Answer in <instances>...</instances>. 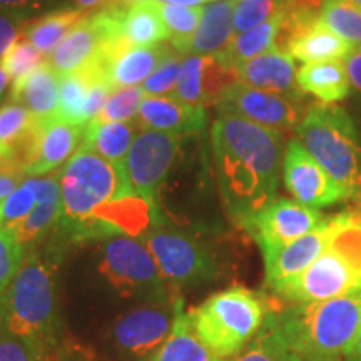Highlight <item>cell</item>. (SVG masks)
Returning <instances> with one entry per match:
<instances>
[{
	"mask_svg": "<svg viewBox=\"0 0 361 361\" xmlns=\"http://www.w3.org/2000/svg\"><path fill=\"white\" fill-rule=\"evenodd\" d=\"M211 139L224 204L241 224L276 200L283 135L239 116L218 111Z\"/></svg>",
	"mask_w": 361,
	"mask_h": 361,
	"instance_id": "cell-1",
	"label": "cell"
},
{
	"mask_svg": "<svg viewBox=\"0 0 361 361\" xmlns=\"http://www.w3.org/2000/svg\"><path fill=\"white\" fill-rule=\"evenodd\" d=\"M0 331L29 343L47 361L66 343L57 306L56 266L49 255L30 251L0 295Z\"/></svg>",
	"mask_w": 361,
	"mask_h": 361,
	"instance_id": "cell-2",
	"label": "cell"
},
{
	"mask_svg": "<svg viewBox=\"0 0 361 361\" xmlns=\"http://www.w3.org/2000/svg\"><path fill=\"white\" fill-rule=\"evenodd\" d=\"M269 313L293 353L341 358L361 333V291Z\"/></svg>",
	"mask_w": 361,
	"mask_h": 361,
	"instance_id": "cell-3",
	"label": "cell"
},
{
	"mask_svg": "<svg viewBox=\"0 0 361 361\" xmlns=\"http://www.w3.org/2000/svg\"><path fill=\"white\" fill-rule=\"evenodd\" d=\"M271 306L258 293L231 286L188 311L202 345L221 360L241 353L264 326Z\"/></svg>",
	"mask_w": 361,
	"mask_h": 361,
	"instance_id": "cell-4",
	"label": "cell"
},
{
	"mask_svg": "<svg viewBox=\"0 0 361 361\" xmlns=\"http://www.w3.org/2000/svg\"><path fill=\"white\" fill-rule=\"evenodd\" d=\"M296 133L306 151L351 200L361 178V142L348 112L336 104H316L306 111Z\"/></svg>",
	"mask_w": 361,
	"mask_h": 361,
	"instance_id": "cell-5",
	"label": "cell"
},
{
	"mask_svg": "<svg viewBox=\"0 0 361 361\" xmlns=\"http://www.w3.org/2000/svg\"><path fill=\"white\" fill-rule=\"evenodd\" d=\"M162 279L174 288L197 286L218 276L219 261L209 243L157 218L141 236Z\"/></svg>",
	"mask_w": 361,
	"mask_h": 361,
	"instance_id": "cell-6",
	"label": "cell"
},
{
	"mask_svg": "<svg viewBox=\"0 0 361 361\" xmlns=\"http://www.w3.org/2000/svg\"><path fill=\"white\" fill-rule=\"evenodd\" d=\"M99 271L124 298H142L146 301L169 298L156 259L137 238L114 236L104 239Z\"/></svg>",
	"mask_w": 361,
	"mask_h": 361,
	"instance_id": "cell-7",
	"label": "cell"
},
{
	"mask_svg": "<svg viewBox=\"0 0 361 361\" xmlns=\"http://www.w3.org/2000/svg\"><path fill=\"white\" fill-rule=\"evenodd\" d=\"M179 300L146 301L119 316L111 331L116 348L129 358L147 361L173 331Z\"/></svg>",
	"mask_w": 361,
	"mask_h": 361,
	"instance_id": "cell-8",
	"label": "cell"
},
{
	"mask_svg": "<svg viewBox=\"0 0 361 361\" xmlns=\"http://www.w3.org/2000/svg\"><path fill=\"white\" fill-rule=\"evenodd\" d=\"M180 135L142 129L126 157L124 168L134 192L156 209V194L179 152Z\"/></svg>",
	"mask_w": 361,
	"mask_h": 361,
	"instance_id": "cell-9",
	"label": "cell"
},
{
	"mask_svg": "<svg viewBox=\"0 0 361 361\" xmlns=\"http://www.w3.org/2000/svg\"><path fill=\"white\" fill-rule=\"evenodd\" d=\"M326 219L313 207L291 200H274L243 221L241 226L258 243L263 256L273 255L323 224Z\"/></svg>",
	"mask_w": 361,
	"mask_h": 361,
	"instance_id": "cell-10",
	"label": "cell"
},
{
	"mask_svg": "<svg viewBox=\"0 0 361 361\" xmlns=\"http://www.w3.org/2000/svg\"><path fill=\"white\" fill-rule=\"evenodd\" d=\"M84 139V126H72L64 121L35 119V123L20 144L17 156L24 164L25 178H40L71 161L79 151Z\"/></svg>",
	"mask_w": 361,
	"mask_h": 361,
	"instance_id": "cell-11",
	"label": "cell"
},
{
	"mask_svg": "<svg viewBox=\"0 0 361 361\" xmlns=\"http://www.w3.org/2000/svg\"><path fill=\"white\" fill-rule=\"evenodd\" d=\"M218 111L239 116L250 123L278 130V133L291 129L296 130L306 114L301 99L266 92V90L241 84L239 80L226 89L218 102Z\"/></svg>",
	"mask_w": 361,
	"mask_h": 361,
	"instance_id": "cell-12",
	"label": "cell"
},
{
	"mask_svg": "<svg viewBox=\"0 0 361 361\" xmlns=\"http://www.w3.org/2000/svg\"><path fill=\"white\" fill-rule=\"evenodd\" d=\"M283 176L288 191L303 206L322 209L348 200L345 189L313 159L300 139H291L288 142Z\"/></svg>",
	"mask_w": 361,
	"mask_h": 361,
	"instance_id": "cell-13",
	"label": "cell"
},
{
	"mask_svg": "<svg viewBox=\"0 0 361 361\" xmlns=\"http://www.w3.org/2000/svg\"><path fill=\"white\" fill-rule=\"evenodd\" d=\"M358 291L353 271L336 252L326 250L300 276L274 293L290 305L328 301Z\"/></svg>",
	"mask_w": 361,
	"mask_h": 361,
	"instance_id": "cell-14",
	"label": "cell"
},
{
	"mask_svg": "<svg viewBox=\"0 0 361 361\" xmlns=\"http://www.w3.org/2000/svg\"><path fill=\"white\" fill-rule=\"evenodd\" d=\"M238 82L236 71L229 69L216 56H188L180 64L173 97L204 107L219 102L226 89Z\"/></svg>",
	"mask_w": 361,
	"mask_h": 361,
	"instance_id": "cell-15",
	"label": "cell"
},
{
	"mask_svg": "<svg viewBox=\"0 0 361 361\" xmlns=\"http://www.w3.org/2000/svg\"><path fill=\"white\" fill-rule=\"evenodd\" d=\"M276 51L288 52L295 61L311 64L348 57L355 47L323 25L318 17L301 24H283L278 35Z\"/></svg>",
	"mask_w": 361,
	"mask_h": 361,
	"instance_id": "cell-16",
	"label": "cell"
},
{
	"mask_svg": "<svg viewBox=\"0 0 361 361\" xmlns=\"http://www.w3.org/2000/svg\"><path fill=\"white\" fill-rule=\"evenodd\" d=\"M329 224L328 218L313 231L298 238L264 258L266 284L273 293L281 290L288 283L310 268L328 250Z\"/></svg>",
	"mask_w": 361,
	"mask_h": 361,
	"instance_id": "cell-17",
	"label": "cell"
},
{
	"mask_svg": "<svg viewBox=\"0 0 361 361\" xmlns=\"http://www.w3.org/2000/svg\"><path fill=\"white\" fill-rule=\"evenodd\" d=\"M173 49V45L169 47L164 44L135 47L121 40L109 49V52L102 59L101 67L112 89L137 87V84H144L154 74V71Z\"/></svg>",
	"mask_w": 361,
	"mask_h": 361,
	"instance_id": "cell-18",
	"label": "cell"
},
{
	"mask_svg": "<svg viewBox=\"0 0 361 361\" xmlns=\"http://www.w3.org/2000/svg\"><path fill=\"white\" fill-rule=\"evenodd\" d=\"M238 80L250 87L301 99L303 92L296 84V64L288 52L271 51L246 61L236 69Z\"/></svg>",
	"mask_w": 361,
	"mask_h": 361,
	"instance_id": "cell-19",
	"label": "cell"
},
{
	"mask_svg": "<svg viewBox=\"0 0 361 361\" xmlns=\"http://www.w3.org/2000/svg\"><path fill=\"white\" fill-rule=\"evenodd\" d=\"M141 129L183 135L200 133L206 124L204 107L191 106L176 97H146L135 116Z\"/></svg>",
	"mask_w": 361,
	"mask_h": 361,
	"instance_id": "cell-20",
	"label": "cell"
},
{
	"mask_svg": "<svg viewBox=\"0 0 361 361\" xmlns=\"http://www.w3.org/2000/svg\"><path fill=\"white\" fill-rule=\"evenodd\" d=\"M59 84L61 75L45 62L13 82L11 101L25 107L35 119H51L59 107Z\"/></svg>",
	"mask_w": 361,
	"mask_h": 361,
	"instance_id": "cell-21",
	"label": "cell"
},
{
	"mask_svg": "<svg viewBox=\"0 0 361 361\" xmlns=\"http://www.w3.org/2000/svg\"><path fill=\"white\" fill-rule=\"evenodd\" d=\"M159 0H124L119 20L121 40L135 47L157 45L168 40V30L159 12Z\"/></svg>",
	"mask_w": 361,
	"mask_h": 361,
	"instance_id": "cell-22",
	"label": "cell"
},
{
	"mask_svg": "<svg viewBox=\"0 0 361 361\" xmlns=\"http://www.w3.org/2000/svg\"><path fill=\"white\" fill-rule=\"evenodd\" d=\"M234 7L236 0H218L204 7V16L189 44L188 56H214L231 44Z\"/></svg>",
	"mask_w": 361,
	"mask_h": 361,
	"instance_id": "cell-23",
	"label": "cell"
},
{
	"mask_svg": "<svg viewBox=\"0 0 361 361\" xmlns=\"http://www.w3.org/2000/svg\"><path fill=\"white\" fill-rule=\"evenodd\" d=\"M296 84L303 94H311L323 104L345 101L351 92L346 67L340 59L305 64L298 71Z\"/></svg>",
	"mask_w": 361,
	"mask_h": 361,
	"instance_id": "cell-24",
	"label": "cell"
},
{
	"mask_svg": "<svg viewBox=\"0 0 361 361\" xmlns=\"http://www.w3.org/2000/svg\"><path fill=\"white\" fill-rule=\"evenodd\" d=\"M139 126L133 123H104L92 119L84 126L82 149L111 162H124L139 134Z\"/></svg>",
	"mask_w": 361,
	"mask_h": 361,
	"instance_id": "cell-25",
	"label": "cell"
},
{
	"mask_svg": "<svg viewBox=\"0 0 361 361\" xmlns=\"http://www.w3.org/2000/svg\"><path fill=\"white\" fill-rule=\"evenodd\" d=\"M284 19V6L276 16L271 17L269 20L247 30L245 34H239L231 40V44L224 49L223 52L216 54L224 66L229 69L236 71L239 66L245 64L246 61L261 56V54L276 51L278 35L281 30Z\"/></svg>",
	"mask_w": 361,
	"mask_h": 361,
	"instance_id": "cell-26",
	"label": "cell"
},
{
	"mask_svg": "<svg viewBox=\"0 0 361 361\" xmlns=\"http://www.w3.org/2000/svg\"><path fill=\"white\" fill-rule=\"evenodd\" d=\"M90 12L78 7L56 8V11L44 13L42 17L27 22L24 35L30 44L44 56L52 54L64 40L72 29L84 20Z\"/></svg>",
	"mask_w": 361,
	"mask_h": 361,
	"instance_id": "cell-27",
	"label": "cell"
},
{
	"mask_svg": "<svg viewBox=\"0 0 361 361\" xmlns=\"http://www.w3.org/2000/svg\"><path fill=\"white\" fill-rule=\"evenodd\" d=\"M147 361H228L221 360L211 353L202 345L200 338L196 336L189 322L188 311H184L183 300H179L178 313L173 331L168 340L159 346V350L151 356Z\"/></svg>",
	"mask_w": 361,
	"mask_h": 361,
	"instance_id": "cell-28",
	"label": "cell"
},
{
	"mask_svg": "<svg viewBox=\"0 0 361 361\" xmlns=\"http://www.w3.org/2000/svg\"><path fill=\"white\" fill-rule=\"evenodd\" d=\"M328 250L336 252L353 271L358 291H361V214L348 207L328 218Z\"/></svg>",
	"mask_w": 361,
	"mask_h": 361,
	"instance_id": "cell-29",
	"label": "cell"
},
{
	"mask_svg": "<svg viewBox=\"0 0 361 361\" xmlns=\"http://www.w3.org/2000/svg\"><path fill=\"white\" fill-rule=\"evenodd\" d=\"M101 75H104L101 66H90L87 69L61 75L56 119H61L72 126L87 124V121H85V99H87L90 85Z\"/></svg>",
	"mask_w": 361,
	"mask_h": 361,
	"instance_id": "cell-30",
	"label": "cell"
},
{
	"mask_svg": "<svg viewBox=\"0 0 361 361\" xmlns=\"http://www.w3.org/2000/svg\"><path fill=\"white\" fill-rule=\"evenodd\" d=\"M159 12L166 30H168L171 45L180 56H188L189 44H191L202 16H204V7H180L161 2Z\"/></svg>",
	"mask_w": 361,
	"mask_h": 361,
	"instance_id": "cell-31",
	"label": "cell"
},
{
	"mask_svg": "<svg viewBox=\"0 0 361 361\" xmlns=\"http://www.w3.org/2000/svg\"><path fill=\"white\" fill-rule=\"evenodd\" d=\"M271 311V310H269ZM293 351L274 323L271 313L266 318L264 326L241 353L228 361H288Z\"/></svg>",
	"mask_w": 361,
	"mask_h": 361,
	"instance_id": "cell-32",
	"label": "cell"
},
{
	"mask_svg": "<svg viewBox=\"0 0 361 361\" xmlns=\"http://www.w3.org/2000/svg\"><path fill=\"white\" fill-rule=\"evenodd\" d=\"M319 22L356 49L361 45V8L345 0H323Z\"/></svg>",
	"mask_w": 361,
	"mask_h": 361,
	"instance_id": "cell-33",
	"label": "cell"
},
{
	"mask_svg": "<svg viewBox=\"0 0 361 361\" xmlns=\"http://www.w3.org/2000/svg\"><path fill=\"white\" fill-rule=\"evenodd\" d=\"M62 216V200L39 202L35 209L24 221L11 226L16 238L25 247L42 241L51 234Z\"/></svg>",
	"mask_w": 361,
	"mask_h": 361,
	"instance_id": "cell-34",
	"label": "cell"
},
{
	"mask_svg": "<svg viewBox=\"0 0 361 361\" xmlns=\"http://www.w3.org/2000/svg\"><path fill=\"white\" fill-rule=\"evenodd\" d=\"M35 123V117L17 102H6L0 107V151L16 152L24 142Z\"/></svg>",
	"mask_w": 361,
	"mask_h": 361,
	"instance_id": "cell-35",
	"label": "cell"
},
{
	"mask_svg": "<svg viewBox=\"0 0 361 361\" xmlns=\"http://www.w3.org/2000/svg\"><path fill=\"white\" fill-rule=\"evenodd\" d=\"M146 97V92L139 85L137 87L114 89L96 119L104 121V123H129L135 119L139 107Z\"/></svg>",
	"mask_w": 361,
	"mask_h": 361,
	"instance_id": "cell-36",
	"label": "cell"
},
{
	"mask_svg": "<svg viewBox=\"0 0 361 361\" xmlns=\"http://www.w3.org/2000/svg\"><path fill=\"white\" fill-rule=\"evenodd\" d=\"M286 0H236L234 32L238 35L255 29L281 11Z\"/></svg>",
	"mask_w": 361,
	"mask_h": 361,
	"instance_id": "cell-37",
	"label": "cell"
},
{
	"mask_svg": "<svg viewBox=\"0 0 361 361\" xmlns=\"http://www.w3.org/2000/svg\"><path fill=\"white\" fill-rule=\"evenodd\" d=\"M45 56L32 44L29 42L25 37H20L16 44L8 49V52L4 56L2 69L6 71L8 79H12L13 82L24 78V75L30 74V72L37 69L42 64H45Z\"/></svg>",
	"mask_w": 361,
	"mask_h": 361,
	"instance_id": "cell-38",
	"label": "cell"
},
{
	"mask_svg": "<svg viewBox=\"0 0 361 361\" xmlns=\"http://www.w3.org/2000/svg\"><path fill=\"white\" fill-rule=\"evenodd\" d=\"M25 258V246L16 238L11 228L2 226L0 228V295L17 276Z\"/></svg>",
	"mask_w": 361,
	"mask_h": 361,
	"instance_id": "cell-39",
	"label": "cell"
},
{
	"mask_svg": "<svg viewBox=\"0 0 361 361\" xmlns=\"http://www.w3.org/2000/svg\"><path fill=\"white\" fill-rule=\"evenodd\" d=\"M39 204V196L32 188V184L29 183V179H25L19 188L13 191L6 201L0 204V213H2V223L7 228L16 226L20 221H24L35 209V206Z\"/></svg>",
	"mask_w": 361,
	"mask_h": 361,
	"instance_id": "cell-40",
	"label": "cell"
},
{
	"mask_svg": "<svg viewBox=\"0 0 361 361\" xmlns=\"http://www.w3.org/2000/svg\"><path fill=\"white\" fill-rule=\"evenodd\" d=\"M180 54L173 49L169 56L162 61V64L154 71V74L142 84L144 92L147 97H168V94H174L180 71Z\"/></svg>",
	"mask_w": 361,
	"mask_h": 361,
	"instance_id": "cell-41",
	"label": "cell"
},
{
	"mask_svg": "<svg viewBox=\"0 0 361 361\" xmlns=\"http://www.w3.org/2000/svg\"><path fill=\"white\" fill-rule=\"evenodd\" d=\"M24 164L16 152L0 151V204L22 184Z\"/></svg>",
	"mask_w": 361,
	"mask_h": 361,
	"instance_id": "cell-42",
	"label": "cell"
},
{
	"mask_svg": "<svg viewBox=\"0 0 361 361\" xmlns=\"http://www.w3.org/2000/svg\"><path fill=\"white\" fill-rule=\"evenodd\" d=\"M27 13L0 11V62L8 49L24 35Z\"/></svg>",
	"mask_w": 361,
	"mask_h": 361,
	"instance_id": "cell-43",
	"label": "cell"
},
{
	"mask_svg": "<svg viewBox=\"0 0 361 361\" xmlns=\"http://www.w3.org/2000/svg\"><path fill=\"white\" fill-rule=\"evenodd\" d=\"M0 361H47L45 356L19 338L0 331Z\"/></svg>",
	"mask_w": 361,
	"mask_h": 361,
	"instance_id": "cell-44",
	"label": "cell"
},
{
	"mask_svg": "<svg viewBox=\"0 0 361 361\" xmlns=\"http://www.w3.org/2000/svg\"><path fill=\"white\" fill-rule=\"evenodd\" d=\"M49 361H101L97 355L87 346L79 345V343L66 341L64 345L54 353Z\"/></svg>",
	"mask_w": 361,
	"mask_h": 361,
	"instance_id": "cell-45",
	"label": "cell"
},
{
	"mask_svg": "<svg viewBox=\"0 0 361 361\" xmlns=\"http://www.w3.org/2000/svg\"><path fill=\"white\" fill-rule=\"evenodd\" d=\"M345 67L346 74L353 87L361 94V51H353L348 57H345Z\"/></svg>",
	"mask_w": 361,
	"mask_h": 361,
	"instance_id": "cell-46",
	"label": "cell"
},
{
	"mask_svg": "<svg viewBox=\"0 0 361 361\" xmlns=\"http://www.w3.org/2000/svg\"><path fill=\"white\" fill-rule=\"evenodd\" d=\"M40 0H0V11L25 13L29 8L37 6Z\"/></svg>",
	"mask_w": 361,
	"mask_h": 361,
	"instance_id": "cell-47",
	"label": "cell"
},
{
	"mask_svg": "<svg viewBox=\"0 0 361 361\" xmlns=\"http://www.w3.org/2000/svg\"><path fill=\"white\" fill-rule=\"evenodd\" d=\"M72 2H74V6L78 8L92 12V11H97V8H101L102 6H106L109 0H72Z\"/></svg>",
	"mask_w": 361,
	"mask_h": 361,
	"instance_id": "cell-48",
	"label": "cell"
},
{
	"mask_svg": "<svg viewBox=\"0 0 361 361\" xmlns=\"http://www.w3.org/2000/svg\"><path fill=\"white\" fill-rule=\"evenodd\" d=\"M164 4H171V6H180V7H201L202 4L214 2V0H161Z\"/></svg>",
	"mask_w": 361,
	"mask_h": 361,
	"instance_id": "cell-49",
	"label": "cell"
},
{
	"mask_svg": "<svg viewBox=\"0 0 361 361\" xmlns=\"http://www.w3.org/2000/svg\"><path fill=\"white\" fill-rule=\"evenodd\" d=\"M346 361H361V333L356 338L353 346H351V350L346 353Z\"/></svg>",
	"mask_w": 361,
	"mask_h": 361,
	"instance_id": "cell-50",
	"label": "cell"
},
{
	"mask_svg": "<svg viewBox=\"0 0 361 361\" xmlns=\"http://www.w3.org/2000/svg\"><path fill=\"white\" fill-rule=\"evenodd\" d=\"M288 361H341L340 358H319V356H303L298 353H291Z\"/></svg>",
	"mask_w": 361,
	"mask_h": 361,
	"instance_id": "cell-51",
	"label": "cell"
},
{
	"mask_svg": "<svg viewBox=\"0 0 361 361\" xmlns=\"http://www.w3.org/2000/svg\"><path fill=\"white\" fill-rule=\"evenodd\" d=\"M351 201H353V206H351V209H355L356 213L361 214V178H360L358 186H356V191L353 194V197H351Z\"/></svg>",
	"mask_w": 361,
	"mask_h": 361,
	"instance_id": "cell-52",
	"label": "cell"
},
{
	"mask_svg": "<svg viewBox=\"0 0 361 361\" xmlns=\"http://www.w3.org/2000/svg\"><path fill=\"white\" fill-rule=\"evenodd\" d=\"M8 85V75L6 74V71L2 69V66H0V96L4 94V90L7 89Z\"/></svg>",
	"mask_w": 361,
	"mask_h": 361,
	"instance_id": "cell-53",
	"label": "cell"
},
{
	"mask_svg": "<svg viewBox=\"0 0 361 361\" xmlns=\"http://www.w3.org/2000/svg\"><path fill=\"white\" fill-rule=\"evenodd\" d=\"M345 2L353 4V6H356L358 8H361V0H345Z\"/></svg>",
	"mask_w": 361,
	"mask_h": 361,
	"instance_id": "cell-54",
	"label": "cell"
},
{
	"mask_svg": "<svg viewBox=\"0 0 361 361\" xmlns=\"http://www.w3.org/2000/svg\"><path fill=\"white\" fill-rule=\"evenodd\" d=\"M4 223H2V213H0V228H2Z\"/></svg>",
	"mask_w": 361,
	"mask_h": 361,
	"instance_id": "cell-55",
	"label": "cell"
},
{
	"mask_svg": "<svg viewBox=\"0 0 361 361\" xmlns=\"http://www.w3.org/2000/svg\"><path fill=\"white\" fill-rule=\"evenodd\" d=\"M129 2H142V0H129Z\"/></svg>",
	"mask_w": 361,
	"mask_h": 361,
	"instance_id": "cell-56",
	"label": "cell"
},
{
	"mask_svg": "<svg viewBox=\"0 0 361 361\" xmlns=\"http://www.w3.org/2000/svg\"><path fill=\"white\" fill-rule=\"evenodd\" d=\"M356 49H360V51H361V45H358V47H356Z\"/></svg>",
	"mask_w": 361,
	"mask_h": 361,
	"instance_id": "cell-57",
	"label": "cell"
}]
</instances>
